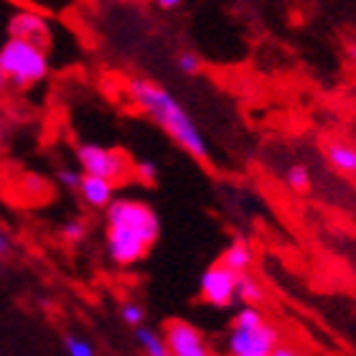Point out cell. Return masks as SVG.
Segmentation results:
<instances>
[{"instance_id":"1","label":"cell","mask_w":356,"mask_h":356,"mask_svg":"<svg viewBox=\"0 0 356 356\" xmlns=\"http://www.w3.org/2000/svg\"><path fill=\"white\" fill-rule=\"evenodd\" d=\"M125 92L130 97V102L143 115H148L176 143L178 148H184L188 156H193L201 163H207L209 161L207 138L201 135L199 125L193 122V118L186 112L184 104L178 102L163 84L145 79V76H130L125 82Z\"/></svg>"},{"instance_id":"2","label":"cell","mask_w":356,"mask_h":356,"mask_svg":"<svg viewBox=\"0 0 356 356\" xmlns=\"http://www.w3.org/2000/svg\"><path fill=\"white\" fill-rule=\"evenodd\" d=\"M161 234L156 211L135 199H112L107 204V254L120 267H130L150 252Z\"/></svg>"},{"instance_id":"3","label":"cell","mask_w":356,"mask_h":356,"mask_svg":"<svg viewBox=\"0 0 356 356\" xmlns=\"http://www.w3.org/2000/svg\"><path fill=\"white\" fill-rule=\"evenodd\" d=\"M0 64L6 72L8 87L18 89V92L41 84L51 72L49 49L13 36H8L6 44L0 46Z\"/></svg>"},{"instance_id":"4","label":"cell","mask_w":356,"mask_h":356,"mask_svg":"<svg viewBox=\"0 0 356 356\" xmlns=\"http://www.w3.org/2000/svg\"><path fill=\"white\" fill-rule=\"evenodd\" d=\"M76 163L87 176L104 178L120 186L133 178V161L118 148H104L97 143H82L76 148Z\"/></svg>"},{"instance_id":"5","label":"cell","mask_w":356,"mask_h":356,"mask_svg":"<svg viewBox=\"0 0 356 356\" xmlns=\"http://www.w3.org/2000/svg\"><path fill=\"white\" fill-rule=\"evenodd\" d=\"M280 331L270 323L262 321L257 326H232V334L227 339V351L229 356H254V354H273V349L280 343Z\"/></svg>"},{"instance_id":"6","label":"cell","mask_w":356,"mask_h":356,"mask_svg":"<svg viewBox=\"0 0 356 356\" xmlns=\"http://www.w3.org/2000/svg\"><path fill=\"white\" fill-rule=\"evenodd\" d=\"M237 273H232L222 262H216L201 275L199 293L204 303L214 305V308H229L237 300Z\"/></svg>"},{"instance_id":"7","label":"cell","mask_w":356,"mask_h":356,"mask_svg":"<svg viewBox=\"0 0 356 356\" xmlns=\"http://www.w3.org/2000/svg\"><path fill=\"white\" fill-rule=\"evenodd\" d=\"M163 339L168 343L171 356H211L201 331L196 326H191L188 321H181V318L168 321Z\"/></svg>"},{"instance_id":"8","label":"cell","mask_w":356,"mask_h":356,"mask_svg":"<svg viewBox=\"0 0 356 356\" xmlns=\"http://www.w3.org/2000/svg\"><path fill=\"white\" fill-rule=\"evenodd\" d=\"M8 33L13 38H23V41H31L36 46H44V49H49V44H51V26L36 10H15L8 21Z\"/></svg>"},{"instance_id":"9","label":"cell","mask_w":356,"mask_h":356,"mask_svg":"<svg viewBox=\"0 0 356 356\" xmlns=\"http://www.w3.org/2000/svg\"><path fill=\"white\" fill-rule=\"evenodd\" d=\"M323 156L336 173L356 181V143L346 140V138H326Z\"/></svg>"},{"instance_id":"10","label":"cell","mask_w":356,"mask_h":356,"mask_svg":"<svg viewBox=\"0 0 356 356\" xmlns=\"http://www.w3.org/2000/svg\"><path fill=\"white\" fill-rule=\"evenodd\" d=\"M115 188L118 186L110 184V181H104V178H97V176H87L82 173L79 178V186H76V193H79V199L92 209H107L112 199H115Z\"/></svg>"},{"instance_id":"11","label":"cell","mask_w":356,"mask_h":356,"mask_svg":"<svg viewBox=\"0 0 356 356\" xmlns=\"http://www.w3.org/2000/svg\"><path fill=\"white\" fill-rule=\"evenodd\" d=\"M219 262H222L227 270H232V273H237V275L250 273V267H252V262H254L252 247L247 245L245 239H237L234 245H229L224 250Z\"/></svg>"},{"instance_id":"12","label":"cell","mask_w":356,"mask_h":356,"mask_svg":"<svg viewBox=\"0 0 356 356\" xmlns=\"http://www.w3.org/2000/svg\"><path fill=\"white\" fill-rule=\"evenodd\" d=\"M135 339H138L140 349L145 351L148 356H171V351H168V343H165V339L161 334H158V331H153V328L138 326V328H135Z\"/></svg>"},{"instance_id":"13","label":"cell","mask_w":356,"mask_h":356,"mask_svg":"<svg viewBox=\"0 0 356 356\" xmlns=\"http://www.w3.org/2000/svg\"><path fill=\"white\" fill-rule=\"evenodd\" d=\"M237 298L245 305H260L265 300V288L260 285V280H254L252 275L245 273L237 277Z\"/></svg>"},{"instance_id":"14","label":"cell","mask_w":356,"mask_h":356,"mask_svg":"<svg viewBox=\"0 0 356 356\" xmlns=\"http://www.w3.org/2000/svg\"><path fill=\"white\" fill-rule=\"evenodd\" d=\"M285 181H288V186L293 188V191H308L311 188V173H308V168L305 165H293L288 171V176H285Z\"/></svg>"},{"instance_id":"15","label":"cell","mask_w":356,"mask_h":356,"mask_svg":"<svg viewBox=\"0 0 356 356\" xmlns=\"http://www.w3.org/2000/svg\"><path fill=\"white\" fill-rule=\"evenodd\" d=\"M265 321V316H262V311L257 308V305H245V308H239L237 316H234V321H232V326H239V328H247V326H257V323H262Z\"/></svg>"},{"instance_id":"16","label":"cell","mask_w":356,"mask_h":356,"mask_svg":"<svg viewBox=\"0 0 356 356\" xmlns=\"http://www.w3.org/2000/svg\"><path fill=\"white\" fill-rule=\"evenodd\" d=\"M176 67L181 74L186 76H196L201 72V59H199V54H193V51H181L176 56Z\"/></svg>"},{"instance_id":"17","label":"cell","mask_w":356,"mask_h":356,"mask_svg":"<svg viewBox=\"0 0 356 356\" xmlns=\"http://www.w3.org/2000/svg\"><path fill=\"white\" fill-rule=\"evenodd\" d=\"M64 349L69 356H95V346L82 339V336H67L64 339Z\"/></svg>"},{"instance_id":"18","label":"cell","mask_w":356,"mask_h":356,"mask_svg":"<svg viewBox=\"0 0 356 356\" xmlns=\"http://www.w3.org/2000/svg\"><path fill=\"white\" fill-rule=\"evenodd\" d=\"M61 237L67 239V242H72V245L82 242V239L87 237V224H84L82 219H72V222L64 224V229H61Z\"/></svg>"},{"instance_id":"19","label":"cell","mask_w":356,"mask_h":356,"mask_svg":"<svg viewBox=\"0 0 356 356\" xmlns=\"http://www.w3.org/2000/svg\"><path fill=\"white\" fill-rule=\"evenodd\" d=\"M120 316H122V321H125L127 326H143V321H145V311H143V305L138 303H125L122 305V311H120Z\"/></svg>"},{"instance_id":"20","label":"cell","mask_w":356,"mask_h":356,"mask_svg":"<svg viewBox=\"0 0 356 356\" xmlns=\"http://www.w3.org/2000/svg\"><path fill=\"white\" fill-rule=\"evenodd\" d=\"M133 176L140 178L143 184H156L158 181V165L153 161H140L133 165Z\"/></svg>"},{"instance_id":"21","label":"cell","mask_w":356,"mask_h":356,"mask_svg":"<svg viewBox=\"0 0 356 356\" xmlns=\"http://www.w3.org/2000/svg\"><path fill=\"white\" fill-rule=\"evenodd\" d=\"M79 178H82V171H74V168H59V171H56V181H59L64 188H72V191H76Z\"/></svg>"},{"instance_id":"22","label":"cell","mask_w":356,"mask_h":356,"mask_svg":"<svg viewBox=\"0 0 356 356\" xmlns=\"http://www.w3.org/2000/svg\"><path fill=\"white\" fill-rule=\"evenodd\" d=\"M273 356H308L305 351H300L298 346H290V343H277L273 349Z\"/></svg>"},{"instance_id":"23","label":"cell","mask_w":356,"mask_h":356,"mask_svg":"<svg viewBox=\"0 0 356 356\" xmlns=\"http://www.w3.org/2000/svg\"><path fill=\"white\" fill-rule=\"evenodd\" d=\"M181 3H184V0H156V6L161 8V10H176V8H181Z\"/></svg>"},{"instance_id":"24","label":"cell","mask_w":356,"mask_h":356,"mask_svg":"<svg viewBox=\"0 0 356 356\" xmlns=\"http://www.w3.org/2000/svg\"><path fill=\"white\" fill-rule=\"evenodd\" d=\"M8 252H10V239H8L6 234L0 232V260H3V257H6Z\"/></svg>"},{"instance_id":"25","label":"cell","mask_w":356,"mask_h":356,"mask_svg":"<svg viewBox=\"0 0 356 356\" xmlns=\"http://www.w3.org/2000/svg\"><path fill=\"white\" fill-rule=\"evenodd\" d=\"M346 54H349V59L356 64V41H351V44L346 46Z\"/></svg>"},{"instance_id":"26","label":"cell","mask_w":356,"mask_h":356,"mask_svg":"<svg viewBox=\"0 0 356 356\" xmlns=\"http://www.w3.org/2000/svg\"><path fill=\"white\" fill-rule=\"evenodd\" d=\"M6 87H8V79H6V72H3V64H0V95L6 92Z\"/></svg>"},{"instance_id":"27","label":"cell","mask_w":356,"mask_h":356,"mask_svg":"<svg viewBox=\"0 0 356 356\" xmlns=\"http://www.w3.org/2000/svg\"><path fill=\"white\" fill-rule=\"evenodd\" d=\"M3 118H6V104H3V99H0V122H3Z\"/></svg>"},{"instance_id":"28","label":"cell","mask_w":356,"mask_h":356,"mask_svg":"<svg viewBox=\"0 0 356 356\" xmlns=\"http://www.w3.org/2000/svg\"><path fill=\"white\" fill-rule=\"evenodd\" d=\"M254 356H273V354H254Z\"/></svg>"}]
</instances>
